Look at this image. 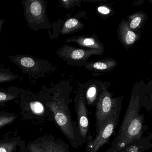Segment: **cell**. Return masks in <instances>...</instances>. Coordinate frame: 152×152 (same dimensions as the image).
Instances as JSON below:
<instances>
[{"label":"cell","mask_w":152,"mask_h":152,"mask_svg":"<svg viewBox=\"0 0 152 152\" xmlns=\"http://www.w3.org/2000/svg\"><path fill=\"white\" fill-rule=\"evenodd\" d=\"M141 108L138 99L130 102L117 135L106 152H117L133 140L143 137L148 127L144 124L145 116L140 113Z\"/></svg>","instance_id":"6da1fadb"},{"label":"cell","mask_w":152,"mask_h":152,"mask_svg":"<svg viewBox=\"0 0 152 152\" xmlns=\"http://www.w3.org/2000/svg\"><path fill=\"white\" fill-rule=\"evenodd\" d=\"M121 111L119 106L108 116L95 138L88 134L87 139L85 152H98L102 146L108 142L114 134Z\"/></svg>","instance_id":"7a4b0ae2"},{"label":"cell","mask_w":152,"mask_h":152,"mask_svg":"<svg viewBox=\"0 0 152 152\" xmlns=\"http://www.w3.org/2000/svg\"><path fill=\"white\" fill-rule=\"evenodd\" d=\"M28 152H71L64 140L52 135L42 137L27 146Z\"/></svg>","instance_id":"3957f363"},{"label":"cell","mask_w":152,"mask_h":152,"mask_svg":"<svg viewBox=\"0 0 152 152\" xmlns=\"http://www.w3.org/2000/svg\"><path fill=\"white\" fill-rule=\"evenodd\" d=\"M121 105L120 102L114 101L108 95L103 96L97 104L95 112L96 131L98 132L111 113Z\"/></svg>","instance_id":"277c9868"},{"label":"cell","mask_w":152,"mask_h":152,"mask_svg":"<svg viewBox=\"0 0 152 152\" xmlns=\"http://www.w3.org/2000/svg\"><path fill=\"white\" fill-rule=\"evenodd\" d=\"M75 113L77 115V125L83 144H86L88 135L89 120L88 112L83 99H80L75 104Z\"/></svg>","instance_id":"5b68a950"},{"label":"cell","mask_w":152,"mask_h":152,"mask_svg":"<svg viewBox=\"0 0 152 152\" xmlns=\"http://www.w3.org/2000/svg\"><path fill=\"white\" fill-rule=\"evenodd\" d=\"M152 148V133L133 140L117 152H146Z\"/></svg>","instance_id":"8992f818"},{"label":"cell","mask_w":152,"mask_h":152,"mask_svg":"<svg viewBox=\"0 0 152 152\" xmlns=\"http://www.w3.org/2000/svg\"><path fill=\"white\" fill-rule=\"evenodd\" d=\"M18 140L0 141V152H14Z\"/></svg>","instance_id":"52a82bcc"},{"label":"cell","mask_w":152,"mask_h":152,"mask_svg":"<svg viewBox=\"0 0 152 152\" xmlns=\"http://www.w3.org/2000/svg\"><path fill=\"white\" fill-rule=\"evenodd\" d=\"M16 117V115L13 114L0 113V129L13 122Z\"/></svg>","instance_id":"ba28073f"},{"label":"cell","mask_w":152,"mask_h":152,"mask_svg":"<svg viewBox=\"0 0 152 152\" xmlns=\"http://www.w3.org/2000/svg\"><path fill=\"white\" fill-rule=\"evenodd\" d=\"M42 6L39 1H33L30 6V11L33 16H39L42 13Z\"/></svg>","instance_id":"9c48e42d"},{"label":"cell","mask_w":152,"mask_h":152,"mask_svg":"<svg viewBox=\"0 0 152 152\" xmlns=\"http://www.w3.org/2000/svg\"><path fill=\"white\" fill-rule=\"evenodd\" d=\"M30 107L33 113L36 114H42L44 112V107L43 105L38 101H34L30 104Z\"/></svg>","instance_id":"30bf717a"},{"label":"cell","mask_w":152,"mask_h":152,"mask_svg":"<svg viewBox=\"0 0 152 152\" xmlns=\"http://www.w3.org/2000/svg\"><path fill=\"white\" fill-rule=\"evenodd\" d=\"M20 63L22 65L26 68H31L34 66L35 62L31 58L23 57L21 59Z\"/></svg>","instance_id":"8fae6325"},{"label":"cell","mask_w":152,"mask_h":152,"mask_svg":"<svg viewBox=\"0 0 152 152\" xmlns=\"http://www.w3.org/2000/svg\"><path fill=\"white\" fill-rule=\"evenodd\" d=\"M136 37V34L134 32L131 31H128L125 37L126 43L129 45L132 44L135 41Z\"/></svg>","instance_id":"7c38bea8"},{"label":"cell","mask_w":152,"mask_h":152,"mask_svg":"<svg viewBox=\"0 0 152 152\" xmlns=\"http://www.w3.org/2000/svg\"><path fill=\"white\" fill-rule=\"evenodd\" d=\"M84 52L82 50H76L73 51L71 56L73 59H79L84 56Z\"/></svg>","instance_id":"4fadbf2b"},{"label":"cell","mask_w":152,"mask_h":152,"mask_svg":"<svg viewBox=\"0 0 152 152\" xmlns=\"http://www.w3.org/2000/svg\"><path fill=\"white\" fill-rule=\"evenodd\" d=\"M14 96L9 95L5 92H0V103L6 102L14 99Z\"/></svg>","instance_id":"5bb4252c"},{"label":"cell","mask_w":152,"mask_h":152,"mask_svg":"<svg viewBox=\"0 0 152 152\" xmlns=\"http://www.w3.org/2000/svg\"><path fill=\"white\" fill-rule=\"evenodd\" d=\"M78 23V20L75 18H72L67 20L65 24V26L67 28H71L76 26Z\"/></svg>","instance_id":"9a60e30c"},{"label":"cell","mask_w":152,"mask_h":152,"mask_svg":"<svg viewBox=\"0 0 152 152\" xmlns=\"http://www.w3.org/2000/svg\"><path fill=\"white\" fill-rule=\"evenodd\" d=\"M141 22V18L140 17H136L132 21L130 26L132 29H135L138 26Z\"/></svg>","instance_id":"2e32d148"},{"label":"cell","mask_w":152,"mask_h":152,"mask_svg":"<svg viewBox=\"0 0 152 152\" xmlns=\"http://www.w3.org/2000/svg\"><path fill=\"white\" fill-rule=\"evenodd\" d=\"M96 88L94 87H91V88H90L89 89L87 92L88 97L91 99L93 98L96 96Z\"/></svg>","instance_id":"e0dca14e"},{"label":"cell","mask_w":152,"mask_h":152,"mask_svg":"<svg viewBox=\"0 0 152 152\" xmlns=\"http://www.w3.org/2000/svg\"><path fill=\"white\" fill-rule=\"evenodd\" d=\"M94 67L99 70H105L107 68V66L104 63L97 62L94 64Z\"/></svg>","instance_id":"ac0fdd59"},{"label":"cell","mask_w":152,"mask_h":152,"mask_svg":"<svg viewBox=\"0 0 152 152\" xmlns=\"http://www.w3.org/2000/svg\"><path fill=\"white\" fill-rule=\"evenodd\" d=\"M98 10L99 12H100L101 14H104V15L109 14V12H110L109 10L107 8L105 7H99L98 9Z\"/></svg>","instance_id":"d6986e66"},{"label":"cell","mask_w":152,"mask_h":152,"mask_svg":"<svg viewBox=\"0 0 152 152\" xmlns=\"http://www.w3.org/2000/svg\"><path fill=\"white\" fill-rule=\"evenodd\" d=\"M95 43V41L92 39H86L83 41V44L86 46H91Z\"/></svg>","instance_id":"ffe728a7"},{"label":"cell","mask_w":152,"mask_h":152,"mask_svg":"<svg viewBox=\"0 0 152 152\" xmlns=\"http://www.w3.org/2000/svg\"><path fill=\"white\" fill-rule=\"evenodd\" d=\"M5 79H6L4 78V76H1V75H0V82L3 81L5 80Z\"/></svg>","instance_id":"44dd1931"},{"label":"cell","mask_w":152,"mask_h":152,"mask_svg":"<svg viewBox=\"0 0 152 152\" xmlns=\"http://www.w3.org/2000/svg\"><path fill=\"white\" fill-rule=\"evenodd\" d=\"M3 23V22H1V21H0V28H1V25H2Z\"/></svg>","instance_id":"7402d4cb"}]
</instances>
